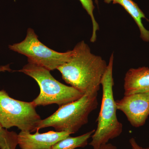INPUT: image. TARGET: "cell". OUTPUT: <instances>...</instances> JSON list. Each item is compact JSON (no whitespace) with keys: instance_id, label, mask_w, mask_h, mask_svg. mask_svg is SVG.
Returning <instances> with one entry per match:
<instances>
[{"instance_id":"cell-2","label":"cell","mask_w":149,"mask_h":149,"mask_svg":"<svg viewBox=\"0 0 149 149\" xmlns=\"http://www.w3.org/2000/svg\"><path fill=\"white\" fill-rule=\"evenodd\" d=\"M113 59L114 56L112 53L106 71L102 78V97L100 110L97 120V126L90 143L94 149L107 143L109 140L117 138L122 133L123 125L118 119L117 109L113 96Z\"/></svg>"},{"instance_id":"cell-5","label":"cell","mask_w":149,"mask_h":149,"mask_svg":"<svg viewBox=\"0 0 149 149\" xmlns=\"http://www.w3.org/2000/svg\"><path fill=\"white\" fill-rule=\"evenodd\" d=\"M32 102L10 97L4 90L0 91V124L7 129L17 127L21 131H37L42 119Z\"/></svg>"},{"instance_id":"cell-16","label":"cell","mask_w":149,"mask_h":149,"mask_svg":"<svg viewBox=\"0 0 149 149\" xmlns=\"http://www.w3.org/2000/svg\"><path fill=\"white\" fill-rule=\"evenodd\" d=\"M11 71L9 65H5V66H0V72H5V71Z\"/></svg>"},{"instance_id":"cell-13","label":"cell","mask_w":149,"mask_h":149,"mask_svg":"<svg viewBox=\"0 0 149 149\" xmlns=\"http://www.w3.org/2000/svg\"><path fill=\"white\" fill-rule=\"evenodd\" d=\"M80 1L83 8L91 16L93 24V33L90 40L91 42L94 43L97 40V32L99 29V26L93 13L95 6L93 4V0H80Z\"/></svg>"},{"instance_id":"cell-14","label":"cell","mask_w":149,"mask_h":149,"mask_svg":"<svg viewBox=\"0 0 149 149\" xmlns=\"http://www.w3.org/2000/svg\"><path fill=\"white\" fill-rule=\"evenodd\" d=\"M131 149H142V148L138 144L134 138H132L129 140Z\"/></svg>"},{"instance_id":"cell-10","label":"cell","mask_w":149,"mask_h":149,"mask_svg":"<svg viewBox=\"0 0 149 149\" xmlns=\"http://www.w3.org/2000/svg\"><path fill=\"white\" fill-rule=\"evenodd\" d=\"M107 3L112 2L113 4H119L122 6L128 14L132 17L137 26L140 32V37L143 41L149 42V30L144 27L142 19H146L143 12L139 8V6L133 0H104Z\"/></svg>"},{"instance_id":"cell-18","label":"cell","mask_w":149,"mask_h":149,"mask_svg":"<svg viewBox=\"0 0 149 149\" xmlns=\"http://www.w3.org/2000/svg\"><path fill=\"white\" fill-rule=\"evenodd\" d=\"M142 149H149V148H142Z\"/></svg>"},{"instance_id":"cell-15","label":"cell","mask_w":149,"mask_h":149,"mask_svg":"<svg viewBox=\"0 0 149 149\" xmlns=\"http://www.w3.org/2000/svg\"><path fill=\"white\" fill-rule=\"evenodd\" d=\"M96 149H117V148L112 144L107 143L101 145Z\"/></svg>"},{"instance_id":"cell-3","label":"cell","mask_w":149,"mask_h":149,"mask_svg":"<svg viewBox=\"0 0 149 149\" xmlns=\"http://www.w3.org/2000/svg\"><path fill=\"white\" fill-rule=\"evenodd\" d=\"M97 95L98 92L86 93L78 100L60 107L53 114L41 120L37 131L52 127L59 132L76 133L88 123L89 115L97 107Z\"/></svg>"},{"instance_id":"cell-7","label":"cell","mask_w":149,"mask_h":149,"mask_svg":"<svg viewBox=\"0 0 149 149\" xmlns=\"http://www.w3.org/2000/svg\"><path fill=\"white\" fill-rule=\"evenodd\" d=\"M117 110L125 115L133 127L145 125L149 116V93H138L124 95L116 101Z\"/></svg>"},{"instance_id":"cell-8","label":"cell","mask_w":149,"mask_h":149,"mask_svg":"<svg viewBox=\"0 0 149 149\" xmlns=\"http://www.w3.org/2000/svg\"><path fill=\"white\" fill-rule=\"evenodd\" d=\"M34 134L21 131L18 134V145L21 149H51L59 141L70 136L68 132L50 131Z\"/></svg>"},{"instance_id":"cell-4","label":"cell","mask_w":149,"mask_h":149,"mask_svg":"<svg viewBox=\"0 0 149 149\" xmlns=\"http://www.w3.org/2000/svg\"><path fill=\"white\" fill-rule=\"evenodd\" d=\"M18 71L32 77L40 87V94L32 102L36 107L52 104H57L60 107L76 100L84 95L74 87L56 80L50 70L32 63L28 62Z\"/></svg>"},{"instance_id":"cell-1","label":"cell","mask_w":149,"mask_h":149,"mask_svg":"<svg viewBox=\"0 0 149 149\" xmlns=\"http://www.w3.org/2000/svg\"><path fill=\"white\" fill-rule=\"evenodd\" d=\"M67 62L57 70L65 83L84 94L98 92L108 64L100 56L91 52L84 41L77 43Z\"/></svg>"},{"instance_id":"cell-12","label":"cell","mask_w":149,"mask_h":149,"mask_svg":"<svg viewBox=\"0 0 149 149\" xmlns=\"http://www.w3.org/2000/svg\"><path fill=\"white\" fill-rule=\"evenodd\" d=\"M18 145V134L3 128L0 131V149H15Z\"/></svg>"},{"instance_id":"cell-6","label":"cell","mask_w":149,"mask_h":149,"mask_svg":"<svg viewBox=\"0 0 149 149\" xmlns=\"http://www.w3.org/2000/svg\"><path fill=\"white\" fill-rule=\"evenodd\" d=\"M10 49L26 56L28 62L40 65L48 70L57 69L69 61L72 51L61 53L48 48L38 40V36L31 28L22 42L9 46Z\"/></svg>"},{"instance_id":"cell-17","label":"cell","mask_w":149,"mask_h":149,"mask_svg":"<svg viewBox=\"0 0 149 149\" xmlns=\"http://www.w3.org/2000/svg\"><path fill=\"white\" fill-rule=\"evenodd\" d=\"M3 128L2 126H1V124H0V131Z\"/></svg>"},{"instance_id":"cell-11","label":"cell","mask_w":149,"mask_h":149,"mask_svg":"<svg viewBox=\"0 0 149 149\" xmlns=\"http://www.w3.org/2000/svg\"><path fill=\"white\" fill-rule=\"evenodd\" d=\"M95 129L89 131L81 136L75 137H67L54 145L51 149H75L84 148L87 146L88 141L95 133Z\"/></svg>"},{"instance_id":"cell-9","label":"cell","mask_w":149,"mask_h":149,"mask_svg":"<svg viewBox=\"0 0 149 149\" xmlns=\"http://www.w3.org/2000/svg\"><path fill=\"white\" fill-rule=\"evenodd\" d=\"M124 95L149 93V68L143 66L128 70L124 77Z\"/></svg>"}]
</instances>
